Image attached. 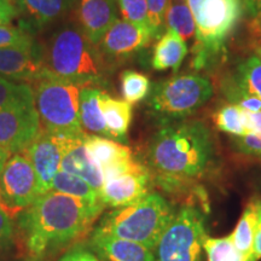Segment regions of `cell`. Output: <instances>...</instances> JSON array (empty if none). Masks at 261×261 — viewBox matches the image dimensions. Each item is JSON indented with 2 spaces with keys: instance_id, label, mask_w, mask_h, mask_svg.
<instances>
[{
  "instance_id": "cell-10",
  "label": "cell",
  "mask_w": 261,
  "mask_h": 261,
  "mask_svg": "<svg viewBox=\"0 0 261 261\" xmlns=\"http://www.w3.org/2000/svg\"><path fill=\"white\" fill-rule=\"evenodd\" d=\"M41 129L34 93L0 109V145L11 154L23 152Z\"/></svg>"
},
{
  "instance_id": "cell-6",
  "label": "cell",
  "mask_w": 261,
  "mask_h": 261,
  "mask_svg": "<svg viewBox=\"0 0 261 261\" xmlns=\"http://www.w3.org/2000/svg\"><path fill=\"white\" fill-rule=\"evenodd\" d=\"M80 85L57 77L35 83L34 97L41 128L61 138H80L87 135L79 116Z\"/></svg>"
},
{
  "instance_id": "cell-22",
  "label": "cell",
  "mask_w": 261,
  "mask_h": 261,
  "mask_svg": "<svg viewBox=\"0 0 261 261\" xmlns=\"http://www.w3.org/2000/svg\"><path fill=\"white\" fill-rule=\"evenodd\" d=\"M99 89L96 86H84L80 91L79 116L81 127L87 135H96L112 139L104 121L99 106Z\"/></svg>"
},
{
  "instance_id": "cell-23",
  "label": "cell",
  "mask_w": 261,
  "mask_h": 261,
  "mask_svg": "<svg viewBox=\"0 0 261 261\" xmlns=\"http://www.w3.org/2000/svg\"><path fill=\"white\" fill-rule=\"evenodd\" d=\"M76 0H17L25 16L37 25L50 24L74 8Z\"/></svg>"
},
{
  "instance_id": "cell-12",
  "label": "cell",
  "mask_w": 261,
  "mask_h": 261,
  "mask_svg": "<svg viewBox=\"0 0 261 261\" xmlns=\"http://www.w3.org/2000/svg\"><path fill=\"white\" fill-rule=\"evenodd\" d=\"M152 175L149 167L125 173L104 180L99 198L106 208H120L132 204L151 192Z\"/></svg>"
},
{
  "instance_id": "cell-13",
  "label": "cell",
  "mask_w": 261,
  "mask_h": 261,
  "mask_svg": "<svg viewBox=\"0 0 261 261\" xmlns=\"http://www.w3.org/2000/svg\"><path fill=\"white\" fill-rule=\"evenodd\" d=\"M152 39L151 32L148 28L129 23L125 19H117L106 33L98 48L103 57L120 60L144 50Z\"/></svg>"
},
{
  "instance_id": "cell-3",
  "label": "cell",
  "mask_w": 261,
  "mask_h": 261,
  "mask_svg": "<svg viewBox=\"0 0 261 261\" xmlns=\"http://www.w3.org/2000/svg\"><path fill=\"white\" fill-rule=\"evenodd\" d=\"M45 77H57L80 86H96L106 77V62L79 25H64L52 35L44 51Z\"/></svg>"
},
{
  "instance_id": "cell-42",
  "label": "cell",
  "mask_w": 261,
  "mask_h": 261,
  "mask_svg": "<svg viewBox=\"0 0 261 261\" xmlns=\"http://www.w3.org/2000/svg\"><path fill=\"white\" fill-rule=\"evenodd\" d=\"M12 154L8 149H5L4 146L0 145V174H2L3 169H4L6 162H8V160L10 159V156Z\"/></svg>"
},
{
  "instance_id": "cell-33",
  "label": "cell",
  "mask_w": 261,
  "mask_h": 261,
  "mask_svg": "<svg viewBox=\"0 0 261 261\" xmlns=\"http://www.w3.org/2000/svg\"><path fill=\"white\" fill-rule=\"evenodd\" d=\"M226 94L231 103L242 108L246 112H260L261 110V100L259 98L247 92L242 87L238 86L233 80L232 83L227 85Z\"/></svg>"
},
{
  "instance_id": "cell-37",
  "label": "cell",
  "mask_w": 261,
  "mask_h": 261,
  "mask_svg": "<svg viewBox=\"0 0 261 261\" xmlns=\"http://www.w3.org/2000/svg\"><path fill=\"white\" fill-rule=\"evenodd\" d=\"M17 14V8L12 0H0V25L9 24Z\"/></svg>"
},
{
  "instance_id": "cell-4",
  "label": "cell",
  "mask_w": 261,
  "mask_h": 261,
  "mask_svg": "<svg viewBox=\"0 0 261 261\" xmlns=\"http://www.w3.org/2000/svg\"><path fill=\"white\" fill-rule=\"evenodd\" d=\"M175 213L177 210L162 195L150 192L135 203L108 212L92 232L132 241L154 250Z\"/></svg>"
},
{
  "instance_id": "cell-16",
  "label": "cell",
  "mask_w": 261,
  "mask_h": 261,
  "mask_svg": "<svg viewBox=\"0 0 261 261\" xmlns=\"http://www.w3.org/2000/svg\"><path fill=\"white\" fill-rule=\"evenodd\" d=\"M86 136L80 138H63L61 171L84 179L99 192L104 182L103 174L87 152L85 146Z\"/></svg>"
},
{
  "instance_id": "cell-11",
  "label": "cell",
  "mask_w": 261,
  "mask_h": 261,
  "mask_svg": "<svg viewBox=\"0 0 261 261\" xmlns=\"http://www.w3.org/2000/svg\"><path fill=\"white\" fill-rule=\"evenodd\" d=\"M23 154L31 160L37 173L40 196L52 191V182L61 171L63 138L41 129L40 135L24 150Z\"/></svg>"
},
{
  "instance_id": "cell-2",
  "label": "cell",
  "mask_w": 261,
  "mask_h": 261,
  "mask_svg": "<svg viewBox=\"0 0 261 261\" xmlns=\"http://www.w3.org/2000/svg\"><path fill=\"white\" fill-rule=\"evenodd\" d=\"M148 159L152 182L173 191L180 182L203 178L213 168V136L200 120L163 125L150 143Z\"/></svg>"
},
{
  "instance_id": "cell-25",
  "label": "cell",
  "mask_w": 261,
  "mask_h": 261,
  "mask_svg": "<svg viewBox=\"0 0 261 261\" xmlns=\"http://www.w3.org/2000/svg\"><path fill=\"white\" fill-rule=\"evenodd\" d=\"M173 31L182 40L195 39L196 25L190 9L184 0H171L166 15V31Z\"/></svg>"
},
{
  "instance_id": "cell-30",
  "label": "cell",
  "mask_w": 261,
  "mask_h": 261,
  "mask_svg": "<svg viewBox=\"0 0 261 261\" xmlns=\"http://www.w3.org/2000/svg\"><path fill=\"white\" fill-rule=\"evenodd\" d=\"M117 5L125 21L149 29L146 0H117Z\"/></svg>"
},
{
  "instance_id": "cell-45",
  "label": "cell",
  "mask_w": 261,
  "mask_h": 261,
  "mask_svg": "<svg viewBox=\"0 0 261 261\" xmlns=\"http://www.w3.org/2000/svg\"><path fill=\"white\" fill-rule=\"evenodd\" d=\"M256 55H259V56H261V47H257V50H256Z\"/></svg>"
},
{
  "instance_id": "cell-19",
  "label": "cell",
  "mask_w": 261,
  "mask_h": 261,
  "mask_svg": "<svg viewBox=\"0 0 261 261\" xmlns=\"http://www.w3.org/2000/svg\"><path fill=\"white\" fill-rule=\"evenodd\" d=\"M99 106L112 139L125 144L127 142V133L132 122V104L126 102L125 99H117L109 93L100 91Z\"/></svg>"
},
{
  "instance_id": "cell-18",
  "label": "cell",
  "mask_w": 261,
  "mask_h": 261,
  "mask_svg": "<svg viewBox=\"0 0 261 261\" xmlns=\"http://www.w3.org/2000/svg\"><path fill=\"white\" fill-rule=\"evenodd\" d=\"M85 146L102 174L123 162L133 160V154L128 146L106 137L87 135Z\"/></svg>"
},
{
  "instance_id": "cell-40",
  "label": "cell",
  "mask_w": 261,
  "mask_h": 261,
  "mask_svg": "<svg viewBox=\"0 0 261 261\" xmlns=\"http://www.w3.org/2000/svg\"><path fill=\"white\" fill-rule=\"evenodd\" d=\"M244 9L261 24V0H243Z\"/></svg>"
},
{
  "instance_id": "cell-44",
  "label": "cell",
  "mask_w": 261,
  "mask_h": 261,
  "mask_svg": "<svg viewBox=\"0 0 261 261\" xmlns=\"http://www.w3.org/2000/svg\"><path fill=\"white\" fill-rule=\"evenodd\" d=\"M27 261H47V260H44V259H28Z\"/></svg>"
},
{
  "instance_id": "cell-27",
  "label": "cell",
  "mask_w": 261,
  "mask_h": 261,
  "mask_svg": "<svg viewBox=\"0 0 261 261\" xmlns=\"http://www.w3.org/2000/svg\"><path fill=\"white\" fill-rule=\"evenodd\" d=\"M217 128L221 132L233 137L246 136V123H244V110L236 104H226L221 107L213 115Z\"/></svg>"
},
{
  "instance_id": "cell-39",
  "label": "cell",
  "mask_w": 261,
  "mask_h": 261,
  "mask_svg": "<svg viewBox=\"0 0 261 261\" xmlns=\"http://www.w3.org/2000/svg\"><path fill=\"white\" fill-rule=\"evenodd\" d=\"M244 123H246L247 135L260 133L261 132V110L260 112H246V110H244Z\"/></svg>"
},
{
  "instance_id": "cell-34",
  "label": "cell",
  "mask_w": 261,
  "mask_h": 261,
  "mask_svg": "<svg viewBox=\"0 0 261 261\" xmlns=\"http://www.w3.org/2000/svg\"><path fill=\"white\" fill-rule=\"evenodd\" d=\"M34 44L31 35L21 28L0 25V48L31 46Z\"/></svg>"
},
{
  "instance_id": "cell-31",
  "label": "cell",
  "mask_w": 261,
  "mask_h": 261,
  "mask_svg": "<svg viewBox=\"0 0 261 261\" xmlns=\"http://www.w3.org/2000/svg\"><path fill=\"white\" fill-rule=\"evenodd\" d=\"M171 0H146L149 29L154 39L161 38L166 29V15Z\"/></svg>"
},
{
  "instance_id": "cell-28",
  "label": "cell",
  "mask_w": 261,
  "mask_h": 261,
  "mask_svg": "<svg viewBox=\"0 0 261 261\" xmlns=\"http://www.w3.org/2000/svg\"><path fill=\"white\" fill-rule=\"evenodd\" d=\"M121 93L126 102L139 103L149 96L151 91V83L146 75L136 70H125L120 75Z\"/></svg>"
},
{
  "instance_id": "cell-38",
  "label": "cell",
  "mask_w": 261,
  "mask_h": 261,
  "mask_svg": "<svg viewBox=\"0 0 261 261\" xmlns=\"http://www.w3.org/2000/svg\"><path fill=\"white\" fill-rule=\"evenodd\" d=\"M254 204L256 210V225L255 238H254V255L256 260L261 259V198H254Z\"/></svg>"
},
{
  "instance_id": "cell-9",
  "label": "cell",
  "mask_w": 261,
  "mask_h": 261,
  "mask_svg": "<svg viewBox=\"0 0 261 261\" xmlns=\"http://www.w3.org/2000/svg\"><path fill=\"white\" fill-rule=\"evenodd\" d=\"M40 196L37 173L23 152L12 154L0 174V208L14 217Z\"/></svg>"
},
{
  "instance_id": "cell-21",
  "label": "cell",
  "mask_w": 261,
  "mask_h": 261,
  "mask_svg": "<svg viewBox=\"0 0 261 261\" xmlns=\"http://www.w3.org/2000/svg\"><path fill=\"white\" fill-rule=\"evenodd\" d=\"M52 190L75 198L98 217L106 210V207L100 202L99 192L84 179L70 173L63 171L58 172L52 182Z\"/></svg>"
},
{
  "instance_id": "cell-41",
  "label": "cell",
  "mask_w": 261,
  "mask_h": 261,
  "mask_svg": "<svg viewBox=\"0 0 261 261\" xmlns=\"http://www.w3.org/2000/svg\"><path fill=\"white\" fill-rule=\"evenodd\" d=\"M74 261H99V259L92 250L85 249V248L77 246Z\"/></svg>"
},
{
  "instance_id": "cell-20",
  "label": "cell",
  "mask_w": 261,
  "mask_h": 261,
  "mask_svg": "<svg viewBox=\"0 0 261 261\" xmlns=\"http://www.w3.org/2000/svg\"><path fill=\"white\" fill-rule=\"evenodd\" d=\"M189 54L188 42L173 31H166L154 48L151 65L155 70L178 71Z\"/></svg>"
},
{
  "instance_id": "cell-8",
  "label": "cell",
  "mask_w": 261,
  "mask_h": 261,
  "mask_svg": "<svg viewBox=\"0 0 261 261\" xmlns=\"http://www.w3.org/2000/svg\"><path fill=\"white\" fill-rule=\"evenodd\" d=\"M208 233L203 212L194 205L177 210L154 248L156 261H202Z\"/></svg>"
},
{
  "instance_id": "cell-14",
  "label": "cell",
  "mask_w": 261,
  "mask_h": 261,
  "mask_svg": "<svg viewBox=\"0 0 261 261\" xmlns=\"http://www.w3.org/2000/svg\"><path fill=\"white\" fill-rule=\"evenodd\" d=\"M0 75L27 84L44 79V51L34 44L0 48Z\"/></svg>"
},
{
  "instance_id": "cell-15",
  "label": "cell",
  "mask_w": 261,
  "mask_h": 261,
  "mask_svg": "<svg viewBox=\"0 0 261 261\" xmlns=\"http://www.w3.org/2000/svg\"><path fill=\"white\" fill-rule=\"evenodd\" d=\"M79 27L94 46L99 45L106 33L117 21L116 0H76Z\"/></svg>"
},
{
  "instance_id": "cell-17",
  "label": "cell",
  "mask_w": 261,
  "mask_h": 261,
  "mask_svg": "<svg viewBox=\"0 0 261 261\" xmlns=\"http://www.w3.org/2000/svg\"><path fill=\"white\" fill-rule=\"evenodd\" d=\"M89 247L103 261H156L148 247L107 234L91 233Z\"/></svg>"
},
{
  "instance_id": "cell-24",
  "label": "cell",
  "mask_w": 261,
  "mask_h": 261,
  "mask_svg": "<svg viewBox=\"0 0 261 261\" xmlns=\"http://www.w3.org/2000/svg\"><path fill=\"white\" fill-rule=\"evenodd\" d=\"M256 210L254 201L244 208L242 217L230 234L232 242L248 261H257L254 255V238H255Z\"/></svg>"
},
{
  "instance_id": "cell-26",
  "label": "cell",
  "mask_w": 261,
  "mask_h": 261,
  "mask_svg": "<svg viewBox=\"0 0 261 261\" xmlns=\"http://www.w3.org/2000/svg\"><path fill=\"white\" fill-rule=\"evenodd\" d=\"M238 86L261 100V56L252 55L237 67L236 77Z\"/></svg>"
},
{
  "instance_id": "cell-32",
  "label": "cell",
  "mask_w": 261,
  "mask_h": 261,
  "mask_svg": "<svg viewBox=\"0 0 261 261\" xmlns=\"http://www.w3.org/2000/svg\"><path fill=\"white\" fill-rule=\"evenodd\" d=\"M34 93V89L27 83H18L0 76V109Z\"/></svg>"
},
{
  "instance_id": "cell-43",
  "label": "cell",
  "mask_w": 261,
  "mask_h": 261,
  "mask_svg": "<svg viewBox=\"0 0 261 261\" xmlns=\"http://www.w3.org/2000/svg\"><path fill=\"white\" fill-rule=\"evenodd\" d=\"M77 247V246H76ZM76 247L71 248V249L68 250V253H65L63 256L61 257L58 261H74L75 259V254H76Z\"/></svg>"
},
{
  "instance_id": "cell-1",
  "label": "cell",
  "mask_w": 261,
  "mask_h": 261,
  "mask_svg": "<svg viewBox=\"0 0 261 261\" xmlns=\"http://www.w3.org/2000/svg\"><path fill=\"white\" fill-rule=\"evenodd\" d=\"M98 218L81 202L52 190L39 196L17 215L16 237H19L28 259L47 260L79 246Z\"/></svg>"
},
{
  "instance_id": "cell-36",
  "label": "cell",
  "mask_w": 261,
  "mask_h": 261,
  "mask_svg": "<svg viewBox=\"0 0 261 261\" xmlns=\"http://www.w3.org/2000/svg\"><path fill=\"white\" fill-rule=\"evenodd\" d=\"M233 145L244 155L261 158V132L242 137H234Z\"/></svg>"
},
{
  "instance_id": "cell-5",
  "label": "cell",
  "mask_w": 261,
  "mask_h": 261,
  "mask_svg": "<svg viewBox=\"0 0 261 261\" xmlns=\"http://www.w3.org/2000/svg\"><path fill=\"white\" fill-rule=\"evenodd\" d=\"M195 19L192 65L196 70L212 67L223 56L243 14V0H184Z\"/></svg>"
},
{
  "instance_id": "cell-35",
  "label": "cell",
  "mask_w": 261,
  "mask_h": 261,
  "mask_svg": "<svg viewBox=\"0 0 261 261\" xmlns=\"http://www.w3.org/2000/svg\"><path fill=\"white\" fill-rule=\"evenodd\" d=\"M16 240V227L12 218L0 208V254L9 252Z\"/></svg>"
},
{
  "instance_id": "cell-7",
  "label": "cell",
  "mask_w": 261,
  "mask_h": 261,
  "mask_svg": "<svg viewBox=\"0 0 261 261\" xmlns=\"http://www.w3.org/2000/svg\"><path fill=\"white\" fill-rule=\"evenodd\" d=\"M213 96L210 79L197 74H184L160 81L151 87L148 107L163 125L187 120Z\"/></svg>"
},
{
  "instance_id": "cell-29",
  "label": "cell",
  "mask_w": 261,
  "mask_h": 261,
  "mask_svg": "<svg viewBox=\"0 0 261 261\" xmlns=\"http://www.w3.org/2000/svg\"><path fill=\"white\" fill-rule=\"evenodd\" d=\"M203 248L207 261H248L234 246L230 234L225 237L207 236Z\"/></svg>"
}]
</instances>
